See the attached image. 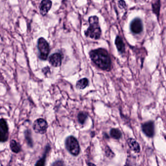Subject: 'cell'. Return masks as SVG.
Returning a JSON list of instances; mask_svg holds the SVG:
<instances>
[{"label":"cell","mask_w":166,"mask_h":166,"mask_svg":"<svg viewBox=\"0 0 166 166\" xmlns=\"http://www.w3.org/2000/svg\"><path fill=\"white\" fill-rule=\"evenodd\" d=\"M127 144L130 148L135 152V153H139L140 151V145L135 139L133 138H129L127 140Z\"/></svg>","instance_id":"obj_12"},{"label":"cell","mask_w":166,"mask_h":166,"mask_svg":"<svg viewBox=\"0 0 166 166\" xmlns=\"http://www.w3.org/2000/svg\"><path fill=\"white\" fill-rule=\"evenodd\" d=\"M89 55L91 60L98 68L107 71L111 69V59L106 49L99 48L93 50Z\"/></svg>","instance_id":"obj_1"},{"label":"cell","mask_w":166,"mask_h":166,"mask_svg":"<svg viewBox=\"0 0 166 166\" xmlns=\"http://www.w3.org/2000/svg\"><path fill=\"white\" fill-rule=\"evenodd\" d=\"M66 149L74 156H77L80 153V146L79 142L74 136H69L65 141Z\"/></svg>","instance_id":"obj_3"},{"label":"cell","mask_w":166,"mask_h":166,"mask_svg":"<svg viewBox=\"0 0 166 166\" xmlns=\"http://www.w3.org/2000/svg\"><path fill=\"white\" fill-rule=\"evenodd\" d=\"M118 6L120 9H126L127 8V5L124 0H120L118 2Z\"/></svg>","instance_id":"obj_21"},{"label":"cell","mask_w":166,"mask_h":166,"mask_svg":"<svg viewBox=\"0 0 166 166\" xmlns=\"http://www.w3.org/2000/svg\"><path fill=\"white\" fill-rule=\"evenodd\" d=\"M110 135L115 139H119L122 136V133L120 130L116 128H113L110 131Z\"/></svg>","instance_id":"obj_17"},{"label":"cell","mask_w":166,"mask_h":166,"mask_svg":"<svg viewBox=\"0 0 166 166\" xmlns=\"http://www.w3.org/2000/svg\"><path fill=\"white\" fill-rule=\"evenodd\" d=\"M42 72L44 73V74L47 75L49 72H50V68L49 67H46L45 68L42 69Z\"/></svg>","instance_id":"obj_22"},{"label":"cell","mask_w":166,"mask_h":166,"mask_svg":"<svg viewBox=\"0 0 166 166\" xmlns=\"http://www.w3.org/2000/svg\"><path fill=\"white\" fill-rule=\"evenodd\" d=\"M115 43L117 51L120 54H123L125 52V45L120 36H117L116 37Z\"/></svg>","instance_id":"obj_11"},{"label":"cell","mask_w":166,"mask_h":166,"mask_svg":"<svg viewBox=\"0 0 166 166\" xmlns=\"http://www.w3.org/2000/svg\"><path fill=\"white\" fill-rule=\"evenodd\" d=\"M160 8H161V2L160 0H157V1L152 4V10L153 14L157 16L158 19L160 15Z\"/></svg>","instance_id":"obj_14"},{"label":"cell","mask_w":166,"mask_h":166,"mask_svg":"<svg viewBox=\"0 0 166 166\" xmlns=\"http://www.w3.org/2000/svg\"><path fill=\"white\" fill-rule=\"evenodd\" d=\"M142 130L146 136L149 138L153 137L155 133L154 122L152 121L145 122L142 125Z\"/></svg>","instance_id":"obj_8"},{"label":"cell","mask_w":166,"mask_h":166,"mask_svg":"<svg viewBox=\"0 0 166 166\" xmlns=\"http://www.w3.org/2000/svg\"><path fill=\"white\" fill-rule=\"evenodd\" d=\"M165 138H166V137H165Z\"/></svg>","instance_id":"obj_23"},{"label":"cell","mask_w":166,"mask_h":166,"mask_svg":"<svg viewBox=\"0 0 166 166\" xmlns=\"http://www.w3.org/2000/svg\"><path fill=\"white\" fill-rule=\"evenodd\" d=\"M10 147L11 151L14 153H18L21 150L20 145L15 140H11L10 142Z\"/></svg>","instance_id":"obj_15"},{"label":"cell","mask_w":166,"mask_h":166,"mask_svg":"<svg viewBox=\"0 0 166 166\" xmlns=\"http://www.w3.org/2000/svg\"><path fill=\"white\" fill-rule=\"evenodd\" d=\"M88 117L87 114L83 112H80L78 114V121L81 124H84Z\"/></svg>","instance_id":"obj_19"},{"label":"cell","mask_w":166,"mask_h":166,"mask_svg":"<svg viewBox=\"0 0 166 166\" xmlns=\"http://www.w3.org/2000/svg\"><path fill=\"white\" fill-rule=\"evenodd\" d=\"M48 128V123L43 118H38L34 122L33 129L36 133L44 134Z\"/></svg>","instance_id":"obj_5"},{"label":"cell","mask_w":166,"mask_h":166,"mask_svg":"<svg viewBox=\"0 0 166 166\" xmlns=\"http://www.w3.org/2000/svg\"><path fill=\"white\" fill-rule=\"evenodd\" d=\"M52 7L51 0H42L39 5V11L43 16H46Z\"/></svg>","instance_id":"obj_10"},{"label":"cell","mask_w":166,"mask_h":166,"mask_svg":"<svg viewBox=\"0 0 166 166\" xmlns=\"http://www.w3.org/2000/svg\"><path fill=\"white\" fill-rule=\"evenodd\" d=\"M89 80L87 78H83L77 81L76 86L79 89H84L88 85Z\"/></svg>","instance_id":"obj_16"},{"label":"cell","mask_w":166,"mask_h":166,"mask_svg":"<svg viewBox=\"0 0 166 166\" xmlns=\"http://www.w3.org/2000/svg\"><path fill=\"white\" fill-rule=\"evenodd\" d=\"M105 154L108 157L113 158L115 156L114 153L112 152L111 149L108 146H106L105 148Z\"/></svg>","instance_id":"obj_20"},{"label":"cell","mask_w":166,"mask_h":166,"mask_svg":"<svg viewBox=\"0 0 166 166\" xmlns=\"http://www.w3.org/2000/svg\"><path fill=\"white\" fill-rule=\"evenodd\" d=\"M24 135H25L26 142L28 143V146H30V147H33V142L32 138L31 136V131L29 130H26L24 132Z\"/></svg>","instance_id":"obj_18"},{"label":"cell","mask_w":166,"mask_h":166,"mask_svg":"<svg viewBox=\"0 0 166 166\" xmlns=\"http://www.w3.org/2000/svg\"><path fill=\"white\" fill-rule=\"evenodd\" d=\"M9 127L6 120L1 118L0 120V141L5 142L9 138Z\"/></svg>","instance_id":"obj_7"},{"label":"cell","mask_w":166,"mask_h":166,"mask_svg":"<svg viewBox=\"0 0 166 166\" xmlns=\"http://www.w3.org/2000/svg\"><path fill=\"white\" fill-rule=\"evenodd\" d=\"M50 147L49 146V145H48L46 147V150L44 153V154L43 156L41 158V159H39L37 162L35 166H44L45 165V163H46V158L47 154H48V153H49V151L50 150Z\"/></svg>","instance_id":"obj_13"},{"label":"cell","mask_w":166,"mask_h":166,"mask_svg":"<svg viewBox=\"0 0 166 166\" xmlns=\"http://www.w3.org/2000/svg\"><path fill=\"white\" fill-rule=\"evenodd\" d=\"M130 28L131 33L134 34H139L143 30V24L142 20L138 17L135 18L131 22Z\"/></svg>","instance_id":"obj_6"},{"label":"cell","mask_w":166,"mask_h":166,"mask_svg":"<svg viewBox=\"0 0 166 166\" xmlns=\"http://www.w3.org/2000/svg\"><path fill=\"white\" fill-rule=\"evenodd\" d=\"M88 22L89 26L85 31V36L92 39H99L101 35V29L99 25L98 17L92 16L89 18Z\"/></svg>","instance_id":"obj_2"},{"label":"cell","mask_w":166,"mask_h":166,"mask_svg":"<svg viewBox=\"0 0 166 166\" xmlns=\"http://www.w3.org/2000/svg\"><path fill=\"white\" fill-rule=\"evenodd\" d=\"M37 46L39 51V59L41 60L46 61L47 59L50 50L48 42L43 38H40L38 41Z\"/></svg>","instance_id":"obj_4"},{"label":"cell","mask_w":166,"mask_h":166,"mask_svg":"<svg viewBox=\"0 0 166 166\" xmlns=\"http://www.w3.org/2000/svg\"><path fill=\"white\" fill-rule=\"evenodd\" d=\"M62 56L60 53L52 54L49 58V62L54 67H59L62 64Z\"/></svg>","instance_id":"obj_9"}]
</instances>
